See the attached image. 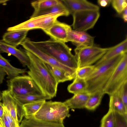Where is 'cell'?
<instances>
[{"label": "cell", "instance_id": "obj_1", "mask_svg": "<svg viewBox=\"0 0 127 127\" xmlns=\"http://www.w3.org/2000/svg\"><path fill=\"white\" fill-rule=\"evenodd\" d=\"M30 64L27 73L41 91L42 94L51 98L56 95L58 83L46 64L30 52L25 50Z\"/></svg>", "mask_w": 127, "mask_h": 127}, {"label": "cell", "instance_id": "obj_2", "mask_svg": "<svg viewBox=\"0 0 127 127\" xmlns=\"http://www.w3.org/2000/svg\"><path fill=\"white\" fill-rule=\"evenodd\" d=\"M126 53L120 54L100 64L94 65L93 72L85 80L86 91L91 94L98 90H104L115 68Z\"/></svg>", "mask_w": 127, "mask_h": 127}, {"label": "cell", "instance_id": "obj_3", "mask_svg": "<svg viewBox=\"0 0 127 127\" xmlns=\"http://www.w3.org/2000/svg\"><path fill=\"white\" fill-rule=\"evenodd\" d=\"M32 42L39 48L62 64L74 69L77 68L76 57L72 53L71 49L65 43L53 40Z\"/></svg>", "mask_w": 127, "mask_h": 127}, {"label": "cell", "instance_id": "obj_4", "mask_svg": "<svg viewBox=\"0 0 127 127\" xmlns=\"http://www.w3.org/2000/svg\"><path fill=\"white\" fill-rule=\"evenodd\" d=\"M69 109L64 102L45 101L33 116L38 119L62 124L65 118L70 116Z\"/></svg>", "mask_w": 127, "mask_h": 127}, {"label": "cell", "instance_id": "obj_5", "mask_svg": "<svg viewBox=\"0 0 127 127\" xmlns=\"http://www.w3.org/2000/svg\"><path fill=\"white\" fill-rule=\"evenodd\" d=\"M7 90L13 96L28 94H43L29 75L17 76L7 81Z\"/></svg>", "mask_w": 127, "mask_h": 127}, {"label": "cell", "instance_id": "obj_6", "mask_svg": "<svg viewBox=\"0 0 127 127\" xmlns=\"http://www.w3.org/2000/svg\"><path fill=\"white\" fill-rule=\"evenodd\" d=\"M62 15L59 14H50L30 17L29 20L17 25L9 27L7 31L41 29L42 30L49 28Z\"/></svg>", "mask_w": 127, "mask_h": 127}, {"label": "cell", "instance_id": "obj_7", "mask_svg": "<svg viewBox=\"0 0 127 127\" xmlns=\"http://www.w3.org/2000/svg\"><path fill=\"white\" fill-rule=\"evenodd\" d=\"M108 48L94 45L90 46L76 47L74 51L77 68L92 65L96 63L103 56Z\"/></svg>", "mask_w": 127, "mask_h": 127}, {"label": "cell", "instance_id": "obj_8", "mask_svg": "<svg viewBox=\"0 0 127 127\" xmlns=\"http://www.w3.org/2000/svg\"><path fill=\"white\" fill-rule=\"evenodd\" d=\"M127 81V54L126 53L113 72L104 91L109 95Z\"/></svg>", "mask_w": 127, "mask_h": 127}, {"label": "cell", "instance_id": "obj_9", "mask_svg": "<svg viewBox=\"0 0 127 127\" xmlns=\"http://www.w3.org/2000/svg\"><path fill=\"white\" fill-rule=\"evenodd\" d=\"M20 45L26 50L32 53L45 64L60 68L75 77L76 70L72 69L62 64L39 48L29 38H26Z\"/></svg>", "mask_w": 127, "mask_h": 127}, {"label": "cell", "instance_id": "obj_10", "mask_svg": "<svg viewBox=\"0 0 127 127\" xmlns=\"http://www.w3.org/2000/svg\"><path fill=\"white\" fill-rule=\"evenodd\" d=\"M100 16L99 11L85 10L77 12L73 15V30L86 32L93 28Z\"/></svg>", "mask_w": 127, "mask_h": 127}, {"label": "cell", "instance_id": "obj_11", "mask_svg": "<svg viewBox=\"0 0 127 127\" xmlns=\"http://www.w3.org/2000/svg\"><path fill=\"white\" fill-rule=\"evenodd\" d=\"M1 96L4 106L6 108L17 125L19 126L20 123L25 116L23 106L14 98L7 90L2 92Z\"/></svg>", "mask_w": 127, "mask_h": 127}, {"label": "cell", "instance_id": "obj_12", "mask_svg": "<svg viewBox=\"0 0 127 127\" xmlns=\"http://www.w3.org/2000/svg\"><path fill=\"white\" fill-rule=\"evenodd\" d=\"M71 30L70 25L57 20L49 28L43 31L52 40L65 43L67 42L68 33Z\"/></svg>", "mask_w": 127, "mask_h": 127}, {"label": "cell", "instance_id": "obj_13", "mask_svg": "<svg viewBox=\"0 0 127 127\" xmlns=\"http://www.w3.org/2000/svg\"><path fill=\"white\" fill-rule=\"evenodd\" d=\"M69 14L72 15L78 12L85 10L99 11L97 5L86 0H61Z\"/></svg>", "mask_w": 127, "mask_h": 127}, {"label": "cell", "instance_id": "obj_14", "mask_svg": "<svg viewBox=\"0 0 127 127\" xmlns=\"http://www.w3.org/2000/svg\"><path fill=\"white\" fill-rule=\"evenodd\" d=\"M94 37L86 32L74 30L69 32L67 42L70 41L76 47H85L94 45Z\"/></svg>", "mask_w": 127, "mask_h": 127}, {"label": "cell", "instance_id": "obj_15", "mask_svg": "<svg viewBox=\"0 0 127 127\" xmlns=\"http://www.w3.org/2000/svg\"><path fill=\"white\" fill-rule=\"evenodd\" d=\"M0 51L11 55L16 57L24 66H29L30 61L25 52L17 49L16 47L9 44L0 39Z\"/></svg>", "mask_w": 127, "mask_h": 127}, {"label": "cell", "instance_id": "obj_16", "mask_svg": "<svg viewBox=\"0 0 127 127\" xmlns=\"http://www.w3.org/2000/svg\"><path fill=\"white\" fill-rule=\"evenodd\" d=\"M28 31L24 30L7 31L3 35L2 40L7 43L16 47L20 45L26 38Z\"/></svg>", "mask_w": 127, "mask_h": 127}, {"label": "cell", "instance_id": "obj_17", "mask_svg": "<svg viewBox=\"0 0 127 127\" xmlns=\"http://www.w3.org/2000/svg\"><path fill=\"white\" fill-rule=\"evenodd\" d=\"M127 38L108 49L103 56L94 65L96 66L122 53H127Z\"/></svg>", "mask_w": 127, "mask_h": 127}, {"label": "cell", "instance_id": "obj_18", "mask_svg": "<svg viewBox=\"0 0 127 127\" xmlns=\"http://www.w3.org/2000/svg\"><path fill=\"white\" fill-rule=\"evenodd\" d=\"M20 127H65L63 123L48 122L35 118L33 116L25 117Z\"/></svg>", "mask_w": 127, "mask_h": 127}, {"label": "cell", "instance_id": "obj_19", "mask_svg": "<svg viewBox=\"0 0 127 127\" xmlns=\"http://www.w3.org/2000/svg\"><path fill=\"white\" fill-rule=\"evenodd\" d=\"M90 95L87 92L75 94L64 103L69 109L83 108H85Z\"/></svg>", "mask_w": 127, "mask_h": 127}, {"label": "cell", "instance_id": "obj_20", "mask_svg": "<svg viewBox=\"0 0 127 127\" xmlns=\"http://www.w3.org/2000/svg\"><path fill=\"white\" fill-rule=\"evenodd\" d=\"M0 67L5 70L7 75V78L9 79L23 74L26 71V69L16 68L13 66L8 60L3 57L0 52Z\"/></svg>", "mask_w": 127, "mask_h": 127}, {"label": "cell", "instance_id": "obj_21", "mask_svg": "<svg viewBox=\"0 0 127 127\" xmlns=\"http://www.w3.org/2000/svg\"><path fill=\"white\" fill-rule=\"evenodd\" d=\"M54 14H59L62 16H66L69 15L66 8L61 1L60 3L56 6L44 9L34 10L30 17Z\"/></svg>", "mask_w": 127, "mask_h": 127}, {"label": "cell", "instance_id": "obj_22", "mask_svg": "<svg viewBox=\"0 0 127 127\" xmlns=\"http://www.w3.org/2000/svg\"><path fill=\"white\" fill-rule=\"evenodd\" d=\"M109 108L122 114L127 115V108L117 91L109 95Z\"/></svg>", "mask_w": 127, "mask_h": 127}, {"label": "cell", "instance_id": "obj_23", "mask_svg": "<svg viewBox=\"0 0 127 127\" xmlns=\"http://www.w3.org/2000/svg\"><path fill=\"white\" fill-rule=\"evenodd\" d=\"M21 105H23L35 102L50 99L51 97L43 94H28L18 95L13 96Z\"/></svg>", "mask_w": 127, "mask_h": 127}, {"label": "cell", "instance_id": "obj_24", "mask_svg": "<svg viewBox=\"0 0 127 127\" xmlns=\"http://www.w3.org/2000/svg\"><path fill=\"white\" fill-rule=\"evenodd\" d=\"M46 64L58 83L71 80L75 77L62 69L51 65Z\"/></svg>", "mask_w": 127, "mask_h": 127}, {"label": "cell", "instance_id": "obj_25", "mask_svg": "<svg viewBox=\"0 0 127 127\" xmlns=\"http://www.w3.org/2000/svg\"><path fill=\"white\" fill-rule=\"evenodd\" d=\"M105 93L104 90H100L90 94L85 108L91 111L95 110L101 103Z\"/></svg>", "mask_w": 127, "mask_h": 127}, {"label": "cell", "instance_id": "obj_26", "mask_svg": "<svg viewBox=\"0 0 127 127\" xmlns=\"http://www.w3.org/2000/svg\"><path fill=\"white\" fill-rule=\"evenodd\" d=\"M87 88L86 80L75 76L73 82L68 86L67 90L75 95L87 92Z\"/></svg>", "mask_w": 127, "mask_h": 127}, {"label": "cell", "instance_id": "obj_27", "mask_svg": "<svg viewBox=\"0 0 127 127\" xmlns=\"http://www.w3.org/2000/svg\"><path fill=\"white\" fill-rule=\"evenodd\" d=\"M61 2L59 0H40L35 1L31 3L34 11L46 9L57 5Z\"/></svg>", "mask_w": 127, "mask_h": 127}, {"label": "cell", "instance_id": "obj_28", "mask_svg": "<svg viewBox=\"0 0 127 127\" xmlns=\"http://www.w3.org/2000/svg\"><path fill=\"white\" fill-rule=\"evenodd\" d=\"M46 100L40 101L26 104L23 106L25 117L33 116L40 109Z\"/></svg>", "mask_w": 127, "mask_h": 127}, {"label": "cell", "instance_id": "obj_29", "mask_svg": "<svg viewBox=\"0 0 127 127\" xmlns=\"http://www.w3.org/2000/svg\"><path fill=\"white\" fill-rule=\"evenodd\" d=\"M100 127H116L114 111L109 108L107 113L102 118Z\"/></svg>", "mask_w": 127, "mask_h": 127}, {"label": "cell", "instance_id": "obj_30", "mask_svg": "<svg viewBox=\"0 0 127 127\" xmlns=\"http://www.w3.org/2000/svg\"><path fill=\"white\" fill-rule=\"evenodd\" d=\"M95 68L94 65H92L78 68L76 70V76L86 80L92 73Z\"/></svg>", "mask_w": 127, "mask_h": 127}, {"label": "cell", "instance_id": "obj_31", "mask_svg": "<svg viewBox=\"0 0 127 127\" xmlns=\"http://www.w3.org/2000/svg\"><path fill=\"white\" fill-rule=\"evenodd\" d=\"M114 112L116 127H127V115Z\"/></svg>", "mask_w": 127, "mask_h": 127}, {"label": "cell", "instance_id": "obj_32", "mask_svg": "<svg viewBox=\"0 0 127 127\" xmlns=\"http://www.w3.org/2000/svg\"><path fill=\"white\" fill-rule=\"evenodd\" d=\"M112 6L119 14H120L127 7L126 0H112Z\"/></svg>", "mask_w": 127, "mask_h": 127}, {"label": "cell", "instance_id": "obj_33", "mask_svg": "<svg viewBox=\"0 0 127 127\" xmlns=\"http://www.w3.org/2000/svg\"><path fill=\"white\" fill-rule=\"evenodd\" d=\"M117 91L126 107L127 108V81L123 83Z\"/></svg>", "mask_w": 127, "mask_h": 127}, {"label": "cell", "instance_id": "obj_34", "mask_svg": "<svg viewBox=\"0 0 127 127\" xmlns=\"http://www.w3.org/2000/svg\"><path fill=\"white\" fill-rule=\"evenodd\" d=\"M4 106V115L11 127H19L16 123L13 118L6 108Z\"/></svg>", "mask_w": 127, "mask_h": 127}, {"label": "cell", "instance_id": "obj_35", "mask_svg": "<svg viewBox=\"0 0 127 127\" xmlns=\"http://www.w3.org/2000/svg\"><path fill=\"white\" fill-rule=\"evenodd\" d=\"M112 0H98L97 3L100 6L105 7L111 3Z\"/></svg>", "mask_w": 127, "mask_h": 127}, {"label": "cell", "instance_id": "obj_36", "mask_svg": "<svg viewBox=\"0 0 127 127\" xmlns=\"http://www.w3.org/2000/svg\"><path fill=\"white\" fill-rule=\"evenodd\" d=\"M6 74V72L4 69L0 67V85L2 83Z\"/></svg>", "mask_w": 127, "mask_h": 127}, {"label": "cell", "instance_id": "obj_37", "mask_svg": "<svg viewBox=\"0 0 127 127\" xmlns=\"http://www.w3.org/2000/svg\"><path fill=\"white\" fill-rule=\"evenodd\" d=\"M4 114V106L2 103L0 102V119L2 120Z\"/></svg>", "mask_w": 127, "mask_h": 127}, {"label": "cell", "instance_id": "obj_38", "mask_svg": "<svg viewBox=\"0 0 127 127\" xmlns=\"http://www.w3.org/2000/svg\"><path fill=\"white\" fill-rule=\"evenodd\" d=\"M120 14L121 15V17L125 22L127 21V7Z\"/></svg>", "mask_w": 127, "mask_h": 127}, {"label": "cell", "instance_id": "obj_39", "mask_svg": "<svg viewBox=\"0 0 127 127\" xmlns=\"http://www.w3.org/2000/svg\"><path fill=\"white\" fill-rule=\"evenodd\" d=\"M2 121L4 127H11L4 114Z\"/></svg>", "mask_w": 127, "mask_h": 127}, {"label": "cell", "instance_id": "obj_40", "mask_svg": "<svg viewBox=\"0 0 127 127\" xmlns=\"http://www.w3.org/2000/svg\"><path fill=\"white\" fill-rule=\"evenodd\" d=\"M8 1L7 0H0V4L5 3Z\"/></svg>", "mask_w": 127, "mask_h": 127}, {"label": "cell", "instance_id": "obj_41", "mask_svg": "<svg viewBox=\"0 0 127 127\" xmlns=\"http://www.w3.org/2000/svg\"><path fill=\"white\" fill-rule=\"evenodd\" d=\"M0 127H4L2 120L0 119Z\"/></svg>", "mask_w": 127, "mask_h": 127}, {"label": "cell", "instance_id": "obj_42", "mask_svg": "<svg viewBox=\"0 0 127 127\" xmlns=\"http://www.w3.org/2000/svg\"><path fill=\"white\" fill-rule=\"evenodd\" d=\"M2 100L1 93L0 91V101Z\"/></svg>", "mask_w": 127, "mask_h": 127}, {"label": "cell", "instance_id": "obj_43", "mask_svg": "<svg viewBox=\"0 0 127 127\" xmlns=\"http://www.w3.org/2000/svg\"></svg>", "mask_w": 127, "mask_h": 127}]
</instances>
